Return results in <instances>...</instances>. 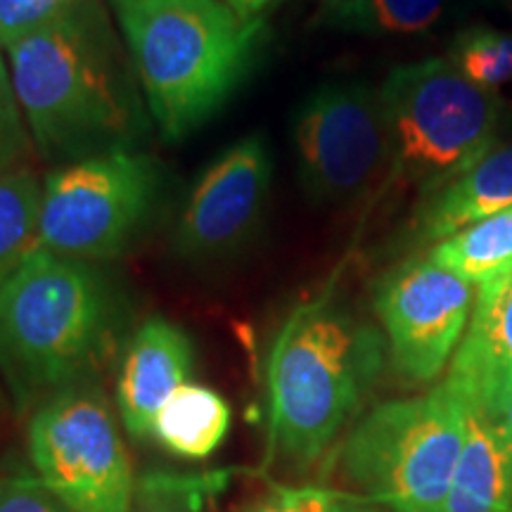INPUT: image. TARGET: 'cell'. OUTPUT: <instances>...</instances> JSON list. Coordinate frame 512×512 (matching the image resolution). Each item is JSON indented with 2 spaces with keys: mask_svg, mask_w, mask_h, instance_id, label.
<instances>
[{
  "mask_svg": "<svg viewBox=\"0 0 512 512\" xmlns=\"http://www.w3.org/2000/svg\"><path fill=\"white\" fill-rule=\"evenodd\" d=\"M162 169L138 150H114L62 164L43 181L38 247L95 264L140 238L162 195Z\"/></svg>",
  "mask_w": 512,
  "mask_h": 512,
  "instance_id": "52a82bcc",
  "label": "cell"
},
{
  "mask_svg": "<svg viewBox=\"0 0 512 512\" xmlns=\"http://www.w3.org/2000/svg\"><path fill=\"white\" fill-rule=\"evenodd\" d=\"M441 10L444 0H342L325 8L323 22L354 36H411L430 29Z\"/></svg>",
  "mask_w": 512,
  "mask_h": 512,
  "instance_id": "ac0fdd59",
  "label": "cell"
},
{
  "mask_svg": "<svg viewBox=\"0 0 512 512\" xmlns=\"http://www.w3.org/2000/svg\"><path fill=\"white\" fill-rule=\"evenodd\" d=\"M29 458L34 475L72 512H131L138 477L117 415L95 382L31 413Z\"/></svg>",
  "mask_w": 512,
  "mask_h": 512,
  "instance_id": "ba28073f",
  "label": "cell"
},
{
  "mask_svg": "<svg viewBox=\"0 0 512 512\" xmlns=\"http://www.w3.org/2000/svg\"><path fill=\"white\" fill-rule=\"evenodd\" d=\"M43 183L29 166L0 176V278L38 247Z\"/></svg>",
  "mask_w": 512,
  "mask_h": 512,
  "instance_id": "d6986e66",
  "label": "cell"
},
{
  "mask_svg": "<svg viewBox=\"0 0 512 512\" xmlns=\"http://www.w3.org/2000/svg\"><path fill=\"white\" fill-rule=\"evenodd\" d=\"M439 512H512V446L496 420L467 408L465 441Z\"/></svg>",
  "mask_w": 512,
  "mask_h": 512,
  "instance_id": "9a60e30c",
  "label": "cell"
},
{
  "mask_svg": "<svg viewBox=\"0 0 512 512\" xmlns=\"http://www.w3.org/2000/svg\"><path fill=\"white\" fill-rule=\"evenodd\" d=\"M330 512H384V510H377V505H373V503L354 501V498L332 496Z\"/></svg>",
  "mask_w": 512,
  "mask_h": 512,
  "instance_id": "4316f807",
  "label": "cell"
},
{
  "mask_svg": "<svg viewBox=\"0 0 512 512\" xmlns=\"http://www.w3.org/2000/svg\"><path fill=\"white\" fill-rule=\"evenodd\" d=\"M230 472L152 470L138 477L131 512H211L226 491Z\"/></svg>",
  "mask_w": 512,
  "mask_h": 512,
  "instance_id": "ffe728a7",
  "label": "cell"
},
{
  "mask_svg": "<svg viewBox=\"0 0 512 512\" xmlns=\"http://www.w3.org/2000/svg\"><path fill=\"white\" fill-rule=\"evenodd\" d=\"M328 5H335V3H342V0H325Z\"/></svg>",
  "mask_w": 512,
  "mask_h": 512,
  "instance_id": "4dcf8cb0",
  "label": "cell"
},
{
  "mask_svg": "<svg viewBox=\"0 0 512 512\" xmlns=\"http://www.w3.org/2000/svg\"><path fill=\"white\" fill-rule=\"evenodd\" d=\"M297 178L313 204L356 202L392 164L380 88L325 83L292 117Z\"/></svg>",
  "mask_w": 512,
  "mask_h": 512,
  "instance_id": "9c48e42d",
  "label": "cell"
},
{
  "mask_svg": "<svg viewBox=\"0 0 512 512\" xmlns=\"http://www.w3.org/2000/svg\"><path fill=\"white\" fill-rule=\"evenodd\" d=\"M332 496L313 486H275L249 512H330Z\"/></svg>",
  "mask_w": 512,
  "mask_h": 512,
  "instance_id": "d4e9b609",
  "label": "cell"
},
{
  "mask_svg": "<svg viewBox=\"0 0 512 512\" xmlns=\"http://www.w3.org/2000/svg\"><path fill=\"white\" fill-rule=\"evenodd\" d=\"M467 408L496 420L512 396V271L479 285L470 325L444 380Z\"/></svg>",
  "mask_w": 512,
  "mask_h": 512,
  "instance_id": "7c38bea8",
  "label": "cell"
},
{
  "mask_svg": "<svg viewBox=\"0 0 512 512\" xmlns=\"http://www.w3.org/2000/svg\"><path fill=\"white\" fill-rule=\"evenodd\" d=\"M472 285L427 256L401 261L377 280L375 313L392 366L408 382H432L470 323Z\"/></svg>",
  "mask_w": 512,
  "mask_h": 512,
  "instance_id": "30bf717a",
  "label": "cell"
},
{
  "mask_svg": "<svg viewBox=\"0 0 512 512\" xmlns=\"http://www.w3.org/2000/svg\"><path fill=\"white\" fill-rule=\"evenodd\" d=\"M496 422H498V427H501V432L505 434V439H508V444L512 446V396L503 406V411L498 413Z\"/></svg>",
  "mask_w": 512,
  "mask_h": 512,
  "instance_id": "83f0119b",
  "label": "cell"
},
{
  "mask_svg": "<svg viewBox=\"0 0 512 512\" xmlns=\"http://www.w3.org/2000/svg\"><path fill=\"white\" fill-rule=\"evenodd\" d=\"M79 3L81 0H0V48L34 34Z\"/></svg>",
  "mask_w": 512,
  "mask_h": 512,
  "instance_id": "603a6c76",
  "label": "cell"
},
{
  "mask_svg": "<svg viewBox=\"0 0 512 512\" xmlns=\"http://www.w3.org/2000/svg\"><path fill=\"white\" fill-rule=\"evenodd\" d=\"M19 107L46 162L72 164L145 138L147 102L98 0L5 48Z\"/></svg>",
  "mask_w": 512,
  "mask_h": 512,
  "instance_id": "6da1fadb",
  "label": "cell"
},
{
  "mask_svg": "<svg viewBox=\"0 0 512 512\" xmlns=\"http://www.w3.org/2000/svg\"><path fill=\"white\" fill-rule=\"evenodd\" d=\"M195 347L181 325L147 318L128 339L117 375V411L133 439L152 437L166 401L190 382Z\"/></svg>",
  "mask_w": 512,
  "mask_h": 512,
  "instance_id": "4fadbf2b",
  "label": "cell"
},
{
  "mask_svg": "<svg viewBox=\"0 0 512 512\" xmlns=\"http://www.w3.org/2000/svg\"><path fill=\"white\" fill-rule=\"evenodd\" d=\"M430 256L467 283H489L512 271V207L437 242Z\"/></svg>",
  "mask_w": 512,
  "mask_h": 512,
  "instance_id": "e0dca14e",
  "label": "cell"
},
{
  "mask_svg": "<svg viewBox=\"0 0 512 512\" xmlns=\"http://www.w3.org/2000/svg\"><path fill=\"white\" fill-rule=\"evenodd\" d=\"M467 406L441 382L375 406L342 446L347 477L389 512H439L465 441Z\"/></svg>",
  "mask_w": 512,
  "mask_h": 512,
  "instance_id": "5b68a950",
  "label": "cell"
},
{
  "mask_svg": "<svg viewBox=\"0 0 512 512\" xmlns=\"http://www.w3.org/2000/svg\"><path fill=\"white\" fill-rule=\"evenodd\" d=\"M389 176L434 190L477 164L494 143L503 105L446 57L401 64L380 86Z\"/></svg>",
  "mask_w": 512,
  "mask_h": 512,
  "instance_id": "8992f818",
  "label": "cell"
},
{
  "mask_svg": "<svg viewBox=\"0 0 512 512\" xmlns=\"http://www.w3.org/2000/svg\"><path fill=\"white\" fill-rule=\"evenodd\" d=\"M147 112L166 143L219 114L252 72L264 22L221 0H110Z\"/></svg>",
  "mask_w": 512,
  "mask_h": 512,
  "instance_id": "277c9868",
  "label": "cell"
},
{
  "mask_svg": "<svg viewBox=\"0 0 512 512\" xmlns=\"http://www.w3.org/2000/svg\"><path fill=\"white\" fill-rule=\"evenodd\" d=\"M31 150H34V140H31L27 119L12 86L10 67L0 53V176L24 169Z\"/></svg>",
  "mask_w": 512,
  "mask_h": 512,
  "instance_id": "7402d4cb",
  "label": "cell"
},
{
  "mask_svg": "<svg viewBox=\"0 0 512 512\" xmlns=\"http://www.w3.org/2000/svg\"><path fill=\"white\" fill-rule=\"evenodd\" d=\"M448 60L477 88L496 93L512 81V34L494 27L465 29L451 46Z\"/></svg>",
  "mask_w": 512,
  "mask_h": 512,
  "instance_id": "44dd1931",
  "label": "cell"
},
{
  "mask_svg": "<svg viewBox=\"0 0 512 512\" xmlns=\"http://www.w3.org/2000/svg\"><path fill=\"white\" fill-rule=\"evenodd\" d=\"M223 3H226L240 19L252 22V19H259V15L266 10V5L271 3V0H223Z\"/></svg>",
  "mask_w": 512,
  "mask_h": 512,
  "instance_id": "484cf974",
  "label": "cell"
},
{
  "mask_svg": "<svg viewBox=\"0 0 512 512\" xmlns=\"http://www.w3.org/2000/svg\"><path fill=\"white\" fill-rule=\"evenodd\" d=\"M382 358L380 332L332 290L294 306L268 354V458L316 463L366 401Z\"/></svg>",
  "mask_w": 512,
  "mask_h": 512,
  "instance_id": "3957f363",
  "label": "cell"
},
{
  "mask_svg": "<svg viewBox=\"0 0 512 512\" xmlns=\"http://www.w3.org/2000/svg\"><path fill=\"white\" fill-rule=\"evenodd\" d=\"M3 411H5V394L3 389H0V415H3Z\"/></svg>",
  "mask_w": 512,
  "mask_h": 512,
  "instance_id": "f546056e",
  "label": "cell"
},
{
  "mask_svg": "<svg viewBox=\"0 0 512 512\" xmlns=\"http://www.w3.org/2000/svg\"><path fill=\"white\" fill-rule=\"evenodd\" d=\"M512 207V145L491 147L470 169L434 188L415 221L418 242H441Z\"/></svg>",
  "mask_w": 512,
  "mask_h": 512,
  "instance_id": "5bb4252c",
  "label": "cell"
},
{
  "mask_svg": "<svg viewBox=\"0 0 512 512\" xmlns=\"http://www.w3.org/2000/svg\"><path fill=\"white\" fill-rule=\"evenodd\" d=\"M494 3H498V5H503V8H505V10H508V12H510V15H512V0H494Z\"/></svg>",
  "mask_w": 512,
  "mask_h": 512,
  "instance_id": "f1b7e54d",
  "label": "cell"
},
{
  "mask_svg": "<svg viewBox=\"0 0 512 512\" xmlns=\"http://www.w3.org/2000/svg\"><path fill=\"white\" fill-rule=\"evenodd\" d=\"M230 406L226 396L207 384L188 382L159 411L152 437L171 456L183 460H207L228 437Z\"/></svg>",
  "mask_w": 512,
  "mask_h": 512,
  "instance_id": "2e32d148",
  "label": "cell"
},
{
  "mask_svg": "<svg viewBox=\"0 0 512 512\" xmlns=\"http://www.w3.org/2000/svg\"><path fill=\"white\" fill-rule=\"evenodd\" d=\"M121 323L124 304L98 266L36 247L0 278V380L15 411L95 382Z\"/></svg>",
  "mask_w": 512,
  "mask_h": 512,
  "instance_id": "7a4b0ae2",
  "label": "cell"
},
{
  "mask_svg": "<svg viewBox=\"0 0 512 512\" xmlns=\"http://www.w3.org/2000/svg\"><path fill=\"white\" fill-rule=\"evenodd\" d=\"M271 178L273 157L264 133H249L221 152L185 200L174 235L178 256L209 261L238 252L259 228Z\"/></svg>",
  "mask_w": 512,
  "mask_h": 512,
  "instance_id": "8fae6325",
  "label": "cell"
},
{
  "mask_svg": "<svg viewBox=\"0 0 512 512\" xmlns=\"http://www.w3.org/2000/svg\"><path fill=\"white\" fill-rule=\"evenodd\" d=\"M0 512H72L46 484L31 475L0 477Z\"/></svg>",
  "mask_w": 512,
  "mask_h": 512,
  "instance_id": "cb8c5ba5",
  "label": "cell"
}]
</instances>
